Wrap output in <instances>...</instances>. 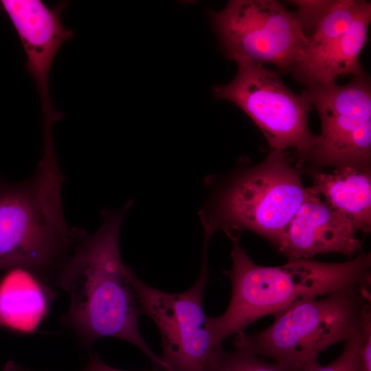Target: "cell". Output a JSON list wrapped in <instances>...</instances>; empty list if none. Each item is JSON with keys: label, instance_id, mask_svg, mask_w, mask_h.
<instances>
[{"label": "cell", "instance_id": "6da1fadb", "mask_svg": "<svg viewBox=\"0 0 371 371\" xmlns=\"http://www.w3.org/2000/svg\"><path fill=\"white\" fill-rule=\"evenodd\" d=\"M129 207L128 203L118 211H103L99 229L91 235L84 232L56 273L55 284L70 298L60 321L85 347L104 337L120 339L170 371L139 332L140 308L121 260L120 226Z\"/></svg>", "mask_w": 371, "mask_h": 371}, {"label": "cell", "instance_id": "7a4b0ae2", "mask_svg": "<svg viewBox=\"0 0 371 371\" xmlns=\"http://www.w3.org/2000/svg\"><path fill=\"white\" fill-rule=\"evenodd\" d=\"M229 277L232 296L225 313L207 317L206 327L216 346L230 335L245 333L258 319L276 315L304 297L328 294L355 284L370 285V254L344 262L289 259L280 266L256 265L231 238Z\"/></svg>", "mask_w": 371, "mask_h": 371}, {"label": "cell", "instance_id": "3957f363", "mask_svg": "<svg viewBox=\"0 0 371 371\" xmlns=\"http://www.w3.org/2000/svg\"><path fill=\"white\" fill-rule=\"evenodd\" d=\"M63 181L53 145L44 146L29 179H0V271L24 269L47 283L54 279L85 232L65 221Z\"/></svg>", "mask_w": 371, "mask_h": 371}, {"label": "cell", "instance_id": "277c9868", "mask_svg": "<svg viewBox=\"0 0 371 371\" xmlns=\"http://www.w3.org/2000/svg\"><path fill=\"white\" fill-rule=\"evenodd\" d=\"M370 287L355 284L299 300L274 315L267 328L234 335V347L290 368L317 361L330 346L345 342L361 330L371 313Z\"/></svg>", "mask_w": 371, "mask_h": 371}, {"label": "cell", "instance_id": "5b68a950", "mask_svg": "<svg viewBox=\"0 0 371 371\" xmlns=\"http://www.w3.org/2000/svg\"><path fill=\"white\" fill-rule=\"evenodd\" d=\"M306 193L284 151L271 150L262 163L239 175L203 207L205 238L219 228L248 229L278 248Z\"/></svg>", "mask_w": 371, "mask_h": 371}, {"label": "cell", "instance_id": "8992f818", "mask_svg": "<svg viewBox=\"0 0 371 371\" xmlns=\"http://www.w3.org/2000/svg\"><path fill=\"white\" fill-rule=\"evenodd\" d=\"M226 56L293 74L308 45L294 13L273 0H232L211 14Z\"/></svg>", "mask_w": 371, "mask_h": 371}, {"label": "cell", "instance_id": "52a82bcc", "mask_svg": "<svg viewBox=\"0 0 371 371\" xmlns=\"http://www.w3.org/2000/svg\"><path fill=\"white\" fill-rule=\"evenodd\" d=\"M238 66L235 78L227 85L215 87L214 95L243 110L262 132L272 150L294 148L301 160H306L317 139L308 126L313 106L307 91L295 93L277 71L263 65Z\"/></svg>", "mask_w": 371, "mask_h": 371}, {"label": "cell", "instance_id": "ba28073f", "mask_svg": "<svg viewBox=\"0 0 371 371\" xmlns=\"http://www.w3.org/2000/svg\"><path fill=\"white\" fill-rule=\"evenodd\" d=\"M207 249H203L201 269L195 282L178 293L155 289L138 278L127 267L126 276L141 313L156 324L162 339L160 357L170 371H205L222 346H216L206 327L203 297L207 284Z\"/></svg>", "mask_w": 371, "mask_h": 371}, {"label": "cell", "instance_id": "9c48e42d", "mask_svg": "<svg viewBox=\"0 0 371 371\" xmlns=\"http://www.w3.org/2000/svg\"><path fill=\"white\" fill-rule=\"evenodd\" d=\"M322 131L306 161L317 166H370L371 83L363 73L344 85L307 87Z\"/></svg>", "mask_w": 371, "mask_h": 371}, {"label": "cell", "instance_id": "30bf717a", "mask_svg": "<svg viewBox=\"0 0 371 371\" xmlns=\"http://www.w3.org/2000/svg\"><path fill=\"white\" fill-rule=\"evenodd\" d=\"M0 4L23 45L25 69L34 81L41 100L43 129L53 128L62 115L51 101L49 75L60 47L74 36L72 30L66 28L61 19L68 3L48 6L41 0H2Z\"/></svg>", "mask_w": 371, "mask_h": 371}, {"label": "cell", "instance_id": "8fae6325", "mask_svg": "<svg viewBox=\"0 0 371 371\" xmlns=\"http://www.w3.org/2000/svg\"><path fill=\"white\" fill-rule=\"evenodd\" d=\"M353 223L311 188L291 221L279 251L288 259H311L317 254L359 255L363 242Z\"/></svg>", "mask_w": 371, "mask_h": 371}, {"label": "cell", "instance_id": "7c38bea8", "mask_svg": "<svg viewBox=\"0 0 371 371\" xmlns=\"http://www.w3.org/2000/svg\"><path fill=\"white\" fill-rule=\"evenodd\" d=\"M54 296L49 285L34 273L24 269L8 271L0 282V324L23 333L34 331Z\"/></svg>", "mask_w": 371, "mask_h": 371}, {"label": "cell", "instance_id": "4fadbf2b", "mask_svg": "<svg viewBox=\"0 0 371 371\" xmlns=\"http://www.w3.org/2000/svg\"><path fill=\"white\" fill-rule=\"evenodd\" d=\"M311 188L333 209L347 217L358 232L371 229L370 166H345L333 172H317Z\"/></svg>", "mask_w": 371, "mask_h": 371}, {"label": "cell", "instance_id": "5bb4252c", "mask_svg": "<svg viewBox=\"0 0 371 371\" xmlns=\"http://www.w3.org/2000/svg\"><path fill=\"white\" fill-rule=\"evenodd\" d=\"M370 21V1H359L355 15L346 31L301 83L306 88L317 85H330L335 84L340 76L351 74L357 76L365 73L359 58L368 41Z\"/></svg>", "mask_w": 371, "mask_h": 371}, {"label": "cell", "instance_id": "9a60e30c", "mask_svg": "<svg viewBox=\"0 0 371 371\" xmlns=\"http://www.w3.org/2000/svg\"><path fill=\"white\" fill-rule=\"evenodd\" d=\"M359 1L333 0L319 21L304 54L293 72L301 82L311 69L328 53L351 23Z\"/></svg>", "mask_w": 371, "mask_h": 371}, {"label": "cell", "instance_id": "2e32d148", "mask_svg": "<svg viewBox=\"0 0 371 371\" xmlns=\"http://www.w3.org/2000/svg\"><path fill=\"white\" fill-rule=\"evenodd\" d=\"M309 363L300 368H290L278 363H270L244 349L235 348L232 352L219 347L205 367V371H309Z\"/></svg>", "mask_w": 371, "mask_h": 371}, {"label": "cell", "instance_id": "e0dca14e", "mask_svg": "<svg viewBox=\"0 0 371 371\" xmlns=\"http://www.w3.org/2000/svg\"><path fill=\"white\" fill-rule=\"evenodd\" d=\"M333 1V0L290 1L297 8V12L294 14L302 32L308 38L312 35L319 21Z\"/></svg>", "mask_w": 371, "mask_h": 371}, {"label": "cell", "instance_id": "ac0fdd59", "mask_svg": "<svg viewBox=\"0 0 371 371\" xmlns=\"http://www.w3.org/2000/svg\"><path fill=\"white\" fill-rule=\"evenodd\" d=\"M361 330L344 342L341 355L335 361L326 366H322L316 361L312 364L309 371H357Z\"/></svg>", "mask_w": 371, "mask_h": 371}, {"label": "cell", "instance_id": "d6986e66", "mask_svg": "<svg viewBox=\"0 0 371 371\" xmlns=\"http://www.w3.org/2000/svg\"><path fill=\"white\" fill-rule=\"evenodd\" d=\"M357 371H371V313L366 317L360 332Z\"/></svg>", "mask_w": 371, "mask_h": 371}, {"label": "cell", "instance_id": "ffe728a7", "mask_svg": "<svg viewBox=\"0 0 371 371\" xmlns=\"http://www.w3.org/2000/svg\"><path fill=\"white\" fill-rule=\"evenodd\" d=\"M82 371H126L111 367L102 361L96 355H91L86 363ZM152 371V370H142Z\"/></svg>", "mask_w": 371, "mask_h": 371}, {"label": "cell", "instance_id": "44dd1931", "mask_svg": "<svg viewBox=\"0 0 371 371\" xmlns=\"http://www.w3.org/2000/svg\"><path fill=\"white\" fill-rule=\"evenodd\" d=\"M4 371H30V370L25 369L23 367H21L14 363L9 362L6 364Z\"/></svg>", "mask_w": 371, "mask_h": 371}, {"label": "cell", "instance_id": "7402d4cb", "mask_svg": "<svg viewBox=\"0 0 371 371\" xmlns=\"http://www.w3.org/2000/svg\"><path fill=\"white\" fill-rule=\"evenodd\" d=\"M1 179V177H0V179Z\"/></svg>", "mask_w": 371, "mask_h": 371}]
</instances>
